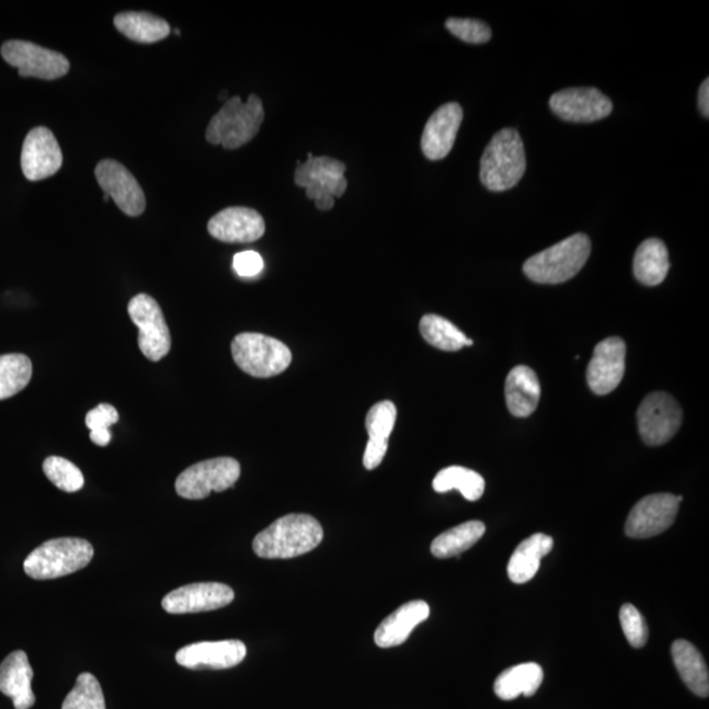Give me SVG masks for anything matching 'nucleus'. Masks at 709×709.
I'll return each instance as SVG.
<instances>
[{
	"label": "nucleus",
	"mask_w": 709,
	"mask_h": 709,
	"mask_svg": "<svg viewBox=\"0 0 709 709\" xmlns=\"http://www.w3.org/2000/svg\"><path fill=\"white\" fill-rule=\"evenodd\" d=\"M671 270L666 244L657 238H649L636 251L633 274L647 287H655L666 279Z\"/></svg>",
	"instance_id": "obj_27"
},
{
	"label": "nucleus",
	"mask_w": 709,
	"mask_h": 709,
	"mask_svg": "<svg viewBox=\"0 0 709 709\" xmlns=\"http://www.w3.org/2000/svg\"><path fill=\"white\" fill-rule=\"evenodd\" d=\"M545 673L535 662L506 668L494 682V693L502 700H514L521 695L533 697L539 690Z\"/></svg>",
	"instance_id": "obj_28"
},
{
	"label": "nucleus",
	"mask_w": 709,
	"mask_h": 709,
	"mask_svg": "<svg viewBox=\"0 0 709 709\" xmlns=\"http://www.w3.org/2000/svg\"><path fill=\"white\" fill-rule=\"evenodd\" d=\"M553 539L545 534H535L522 541L519 547L510 559L507 567L508 579L514 583H526L531 581L539 572L542 558L551 553Z\"/></svg>",
	"instance_id": "obj_25"
},
{
	"label": "nucleus",
	"mask_w": 709,
	"mask_h": 709,
	"mask_svg": "<svg viewBox=\"0 0 709 709\" xmlns=\"http://www.w3.org/2000/svg\"><path fill=\"white\" fill-rule=\"evenodd\" d=\"M397 420V409L392 401H381L370 408L366 416V427L369 435L363 466L368 470L380 466L388 450V439Z\"/></svg>",
	"instance_id": "obj_23"
},
{
	"label": "nucleus",
	"mask_w": 709,
	"mask_h": 709,
	"mask_svg": "<svg viewBox=\"0 0 709 709\" xmlns=\"http://www.w3.org/2000/svg\"><path fill=\"white\" fill-rule=\"evenodd\" d=\"M33 668L23 651L12 652L0 665V693L13 701L15 709H30L36 704L32 691Z\"/></svg>",
	"instance_id": "obj_21"
},
{
	"label": "nucleus",
	"mask_w": 709,
	"mask_h": 709,
	"mask_svg": "<svg viewBox=\"0 0 709 709\" xmlns=\"http://www.w3.org/2000/svg\"><path fill=\"white\" fill-rule=\"evenodd\" d=\"M549 107L562 121L594 123L611 115L613 102L593 88L565 89L551 98Z\"/></svg>",
	"instance_id": "obj_16"
},
{
	"label": "nucleus",
	"mask_w": 709,
	"mask_h": 709,
	"mask_svg": "<svg viewBox=\"0 0 709 709\" xmlns=\"http://www.w3.org/2000/svg\"><path fill=\"white\" fill-rule=\"evenodd\" d=\"M62 709H105L102 686L94 675H79L75 688L64 701Z\"/></svg>",
	"instance_id": "obj_34"
},
{
	"label": "nucleus",
	"mask_w": 709,
	"mask_h": 709,
	"mask_svg": "<svg viewBox=\"0 0 709 709\" xmlns=\"http://www.w3.org/2000/svg\"><path fill=\"white\" fill-rule=\"evenodd\" d=\"M487 527L480 521H470L441 534L431 545V553L436 559H449L472 548L483 535Z\"/></svg>",
	"instance_id": "obj_30"
},
{
	"label": "nucleus",
	"mask_w": 709,
	"mask_h": 709,
	"mask_svg": "<svg viewBox=\"0 0 709 709\" xmlns=\"http://www.w3.org/2000/svg\"><path fill=\"white\" fill-rule=\"evenodd\" d=\"M540 394V382L534 369L526 366L512 369L505 384L510 413L516 419H527L538 409Z\"/></svg>",
	"instance_id": "obj_24"
},
{
	"label": "nucleus",
	"mask_w": 709,
	"mask_h": 709,
	"mask_svg": "<svg viewBox=\"0 0 709 709\" xmlns=\"http://www.w3.org/2000/svg\"><path fill=\"white\" fill-rule=\"evenodd\" d=\"M4 61L16 68L20 77H35L45 81L65 77L70 70L69 59L61 53L43 48V46L11 39L2 45Z\"/></svg>",
	"instance_id": "obj_9"
},
{
	"label": "nucleus",
	"mask_w": 709,
	"mask_h": 709,
	"mask_svg": "<svg viewBox=\"0 0 709 709\" xmlns=\"http://www.w3.org/2000/svg\"><path fill=\"white\" fill-rule=\"evenodd\" d=\"M231 355L244 374L268 379L290 366L291 353L279 340L260 333H242L231 343Z\"/></svg>",
	"instance_id": "obj_6"
},
{
	"label": "nucleus",
	"mask_w": 709,
	"mask_h": 709,
	"mask_svg": "<svg viewBox=\"0 0 709 709\" xmlns=\"http://www.w3.org/2000/svg\"><path fill=\"white\" fill-rule=\"evenodd\" d=\"M94 558L88 540L61 538L45 541L24 561V572L33 580L45 581L78 572Z\"/></svg>",
	"instance_id": "obj_5"
},
{
	"label": "nucleus",
	"mask_w": 709,
	"mask_h": 709,
	"mask_svg": "<svg viewBox=\"0 0 709 709\" xmlns=\"http://www.w3.org/2000/svg\"><path fill=\"white\" fill-rule=\"evenodd\" d=\"M684 496L653 494L642 499L631 510L626 523V534L632 539H649L665 533L677 518Z\"/></svg>",
	"instance_id": "obj_11"
},
{
	"label": "nucleus",
	"mask_w": 709,
	"mask_h": 709,
	"mask_svg": "<svg viewBox=\"0 0 709 709\" xmlns=\"http://www.w3.org/2000/svg\"><path fill=\"white\" fill-rule=\"evenodd\" d=\"M619 618L629 644L636 649L644 647L649 638V629L639 609L632 605H625L620 609Z\"/></svg>",
	"instance_id": "obj_38"
},
{
	"label": "nucleus",
	"mask_w": 709,
	"mask_h": 709,
	"mask_svg": "<svg viewBox=\"0 0 709 709\" xmlns=\"http://www.w3.org/2000/svg\"><path fill=\"white\" fill-rule=\"evenodd\" d=\"M446 28L454 36L469 44H485L492 38V30L480 20L449 18Z\"/></svg>",
	"instance_id": "obj_37"
},
{
	"label": "nucleus",
	"mask_w": 709,
	"mask_h": 709,
	"mask_svg": "<svg viewBox=\"0 0 709 709\" xmlns=\"http://www.w3.org/2000/svg\"><path fill=\"white\" fill-rule=\"evenodd\" d=\"M118 32L131 42L152 44L170 35L171 28L162 18L148 12H122L114 19Z\"/></svg>",
	"instance_id": "obj_29"
},
{
	"label": "nucleus",
	"mask_w": 709,
	"mask_h": 709,
	"mask_svg": "<svg viewBox=\"0 0 709 709\" xmlns=\"http://www.w3.org/2000/svg\"><path fill=\"white\" fill-rule=\"evenodd\" d=\"M464 112L460 104L447 103L437 108L428 118L423 130L421 146L430 161H441L453 150L457 131L462 123Z\"/></svg>",
	"instance_id": "obj_20"
},
{
	"label": "nucleus",
	"mask_w": 709,
	"mask_h": 709,
	"mask_svg": "<svg viewBox=\"0 0 709 709\" xmlns=\"http://www.w3.org/2000/svg\"><path fill=\"white\" fill-rule=\"evenodd\" d=\"M344 172L346 164L338 159L308 155V161L297 165L295 183L307 191L310 201L316 202L323 195L341 197L347 190Z\"/></svg>",
	"instance_id": "obj_12"
},
{
	"label": "nucleus",
	"mask_w": 709,
	"mask_h": 709,
	"mask_svg": "<svg viewBox=\"0 0 709 709\" xmlns=\"http://www.w3.org/2000/svg\"><path fill=\"white\" fill-rule=\"evenodd\" d=\"M699 108L701 112V115L705 117L709 116V81L706 79L704 83L700 85L699 90Z\"/></svg>",
	"instance_id": "obj_40"
},
{
	"label": "nucleus",
	"mask_w": 709,
	"mask_h": 709,
	"mask_svg": "<svg viewBox=\"0 0 709 709\" xmlns=\"http://www.w3.org/2000/svg\"><path fill=\"white\" fill-rule=\"evenodd\" d=\"M248 649L240 640L197 642L181 649L175 655L179 665L192 671L214 668L224 671L240 665L247 657Z\"/></svg>",
	"instance_id": "obj_18"
},
{
	"label": "nucleus",
	"mask_w": 709,
	"mask_h": 709,
	"mask_svg": "<svg viewBox=\"0 0 709 709\" xmlns=\"http://www.w3.org/2000/svg\"><path fill=\"white\" fill-rule=\"evenodd\" d=\"M323 540V528L313 516L289 514L255 536L253 549L261 559H294L313 551Z\"/></svg>",
	"instance_id": "obj_1"
},
{
	"label": "nucleus",
	"mask_w": 709,
	"mask_h": 709,
	"mask_svg": "<svg viewBox=\"0 0 709 709\" xmlns=\"http://www.w3.org/2000/svg\"><path fill=\"white\" fill-rule=\"evenodd\" d=\"M433 488L436 493H447L459 490L464 499L476 502L485 493V480L472 469L464 467H448L436 474Z\"/></svg>",
	"instance_id": "obj_31"
},
{
	"label": "nucleus",
	"mask_w": 709,
	"mask_h": 709,
	"mask_svg": "<svg viewBox=\"0 0 709 709\" xmlns=\"http://www.w3.org/2000/svg\"><path fill=\"white\" fill-rule=\"evenodd\" d=\"M263 122L264 108L260 96L250 95L247 103L240 96L230 98L211 117L205 138L211 145L235 150L253 140Z\"/></svg>",
	"instance_id": "obj_3"
},
{
	"label": "nucleus",
	"mask_w": 709,
	"mask_h": 709,
	"mask_svg": "<svg viewBox=\"0 0 709 709\" xmlns=\"http://www.w3.org/2000/svg\"><path fill=\"white\" fill-rule=\"evenodd\" d=\"M118 422L117 410L108 405V403H101L85 416V425L91 431L90 439L99 447L108 446L112 437L110 427Z\"/></svg>",
	"instance_id": "obj_36"
},
{
	"label": "nucleus",
	"mask_w": 709,
	"mask_h": 709,
	"mask_svg": "<svg viewBox=\"0 0 709 709\" xmlns=\"http://www.w3.org/2000/svg\"><path fill=\"white\" fill-rule=\"evenodd\" d=\"M430 606L425 601H413L397 608L375 632V642L382 649L402 645L414 629L426 621Z\"/></svg>",
	"instance_id": "obj_22"
},
{
	"label": "nucleus",
	"mask_w": 709,
	"mask_h": 709,
	"mask_svg": "<svg viewBox=\"0 0 709 709\" xmlns=\"http://www.w3.org/2000/svg\"><path fill=\"white\" fill-rule=\"evenodd\" d=\"M590 253H592V242L588 237L574 235L529 258L523 266V271L528 279L535 283H565L579 275L585 266Z\"/></svg>",
	"instance_id": "obj_4"
},
{
	"label": "nucleus",
	"mask_w": 709,
	"mask_h": 709,
	"mask_svg": "<svg viewBox=\"0 0 709 709\" xmlns=\"http://www.w3.org/2000/svg\"><path fill=\"white\" fill-rule=\"evenodd\" d=\"M99 185L125 215L141 216L146 208L145 194L131 172L114 159H104L95 169Z\"/></svg>",
	"instance_id": "obj_13"
},
{
	"label": "nucleus",
	"mask_w": 709,
	"mask_h": 709,
	"mask_svg": "<svg viewBox=\"0 0 709 709\" xmlns=\"http://www.w3.org/2000/svg\"><path fill=\"white\" fill-rule=\"evenodd\" d=\"M131 322L140 329L138 346L151 362L162 361L171 350V334L159 304L149 295L140 294L128 305Z\"/></svg>",
	"instance_id": "obj_8"
},
{
	"label": "nucleus",
	"mask_w": 709,
	"mask_h": 709,
	"mask_svg": "<svg viewBox=\"0 0 709 709\" xmlns=\"http://www.w3.org/2000/svg\"><path fill=\"white\" fill-rule=\"evenodd\" d=\"M316 207L320 210H330L334 207V197L330 195H323L320 198H317Z\"/></svg>",
	"instance_id": "obj_41"
},
{
	"label": "nucleus",
	"mask_w": 709,
	"mask_h": 709,
	"mask_svg": "<svg viewBox=\"0 0 709 709\" xmlns=\"http://www.w3.org/2000/svg\"><path fill=\"white\" fill-rule=\"evenodd\" d=\"M527 168L525 145L515 129L494 135L481 158L480 178L489 191L503 192L515 187Z\"/></svg>",
	"instance_id": "obj_2"
},
{
	"label": "nucleus",
	"mask_w": 709,
	"mask_h": 709,
	"mask_svg": "<svg viewBox=\"0 0 709 709\" xmlns=\"http://www.w3.org/2000/svg\"><path fill=\"white\" fill-rule=\"evenodd\" d=\"M241 476V466L231 457H217L184 470L175 482L176 493L185 500H204L211 492L233 488Z\"/></svg>",
	"instance_id": "obj_7"
},
{
	"label": "nucleus",
	"mask_w": 709,
	"mask_h": 709,
	"mask_svg": "<svg viewBox=\"0 0 709 709\" xmlns=\"http://www.w3.org/2000/svg\"><path fill=\"white\" fill-rule=\"evenodd\" d=\"M62 161L61 148L50 129L37 127L26 135L22 150V170L28 181H44L57 174Z\"/></svg>",
	"instance_id": "obj_17"
},
{
	"label": "nucleus",
	"mask_w": 709,
	"mask_h": 709,
	"mask_svg": "<svg viewBox=\"0 0 709 709\" xmlns=\"http://www.w3.org/2000/svg\"><path fill=\"white\" fill-rule=\"evenodd\" d=\"M235 601L233 588L224 583L203 582L182 586L165 595L162 607L165 613L182 615L215 611Z\"/></svg>",
	"instance_id": "obj_14"
},
{
	"label": "nucleus",
	"mask_w": 709,
	"mask_h": 709,
	"mask_svg": "<svg viewBox=\"0 0 709 709\" xmlns=\"http://www.w3.org/2000/svg\"><path fill=\"white\" fill-rule=\"evenodd\" d=\"M44 473L58 489L76 493L84 485V477L76 464L64 457L50 456L44 461Z\"/></svg>",
	"instance_id": "obj_35"
},
{
	"label": "nucleus",
	"mask_w": 709,
	"mask_h": 709,
	"mask_svg": "<svg viewBox=\"0 0 709 709\" xmlns=\"http://www.w3.org/2000/svg\"><path fill=\"white\" fill-rule=\"evenodd\" d=\"M420 330L425 341L436 348L455 353L466 347L468 338L453 322L441 316L426 315L422 318Z\"/></svg>",
	"instance_id": "obj_32"
},
{
	"label": "nucleus",
	"mask_w": 709,
	"mask_h": 709,
	"mask_svg": "<svg viewBox=\"0 0 709 709\" xmlns=\"http://www.w3.org/2000/svg\"><path fill=\"white\" fill-rule=\"evenodd\" d=\"M626 355L621 338H607L596 344L587 367V384L595 394L606 396L620 386L626 374Z\"/></svg>",
	"instance_id": "obj_15"
},
{
	"label": "nucleus",
	"mask_w": 709,
	"mask_h": 709,
	"mask_svg": "<svg viewBox=\"0 0 709 709\" xmlns=\"http://www.w3.org/2000/svg\"><path fill=\"white\" fill-rule=\"evenodd\" d=\"M682 420L684 412L674 397L662 392L652 393L639 408V433L648 446H662L678 433Z\"/></svg>",
	"instance_id": "obj_10"
},
{
	"label": "nucleus",
	"mask_w": 709,
	"mask_h": 709,
	"mask_svg": "<svg viewBox=\"0 0 709 709\" xmlns=\"http://www.w3.org/2000/svg\"><path fill=\"white\" fill-rule=\"evenodd\" d=\"M674 665L682 681L700 698H708L709 673L704 655L686 640H677L672 645Z\"/></svg>",
	"instance_id": "obj_26"
},
{
	"label": "nucleus",
	"mask_w": 709,
	"mask_h": 709,
	"mask_svg": "<svg viewBox=\"0 0 709 709\" xmlns=\"http://www.w3.org/2000/svg\"><path fill=\"white\" fill-rule=\"evenodd\" d=\"M236 273L242 277H254L263 270L262 256L255 251H243L235 256Z\"/></svg>",
	"instance_id": "obj_39"
},
{
	"label": "nucleus",
	"mask_w": 709,
	"mask_h": 709,
	"mask_svg": "<svg viewBox=\"0 0 709 709\" xmlns=\"http://www.w3.org/2000/svg\"><path fill=\"white\" fill-rule=\"evenodd\" d=\"M32 362L23 354L0 356V401L22 392L32 379Z\"/></svg>",
	"instance_id": "obj_33"
},
{
	"label": "nucleus",
	"mask_w": 709,
	"mask_h": 709,
	"mask_svg": "<svg viewBox=\"0 0 709 709\" xmlns=\"http://www.w3.org/2000/svg\"><path fill=\"white\" fill-rule=\"evenodd\" d=\"M209 235L227 243H250L266 233V224L255 209L230 207L218 211L208 222Z\"/></svg>",
	"instance_id": "obj_19"
},
{
	"label": "nucleus",
	"mask_w": 709,
	"mask_h": 709,
	"mask_svg": "<svg viewBox=\"0 0 709 709\" xmlns=\"http://www.w3.org/2000/svg\"><path fill=\"white\" fill-rule=\"evenodd\" d=\"M110 198H111V197H110L108 195H104V202H108V201H110Z\"/></svg>",
	"instance_id": "obj_42"
}]
</instances>
